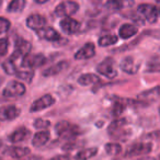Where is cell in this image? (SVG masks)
Returning a JSON list of instances; mask_svg holds the SVG:
<instances>
[{
    "label": "cell",
    "instance_id": "obj_1",
    "mask_svg": "<svg viewBox=\"0 0 160 160\" xmlns=\"http://www.w3.org/2000/svg\"><path fill=\"white\" fill-rule=\"evenodd\" d=\"M55 131L57 135H59L62 138H66V139L75 138L79 134V128L76 125H71L70 123L66 122V121L58 122L55 125Z\"/></svg>",
    "mask_w": 160,
    "mask_h": 160
},
{
    "label": "cell",
    "instance_id": "obj_2",
    "mask_svg": "<svg viewBox=\"0 0 160 160\" xmlns=\"http://www.w3.org/2000/svg\"><path fill=\"white\" fill-rule=\"evenodd\" d=\"M79 10V5L75 1H71V0H66V1H62L59 5L56 7L55 9V14L60 18H69L72 14H75L76 12Z\"/></svg>",
    "mask_w": 160,
    "mask_h": 160
},
{
    "label": "cell",
    "instance_id": "obj_3",
    "mask_svg": "<svg viewBox=\"0 0 160 160\" xmlns=\"http://www.w3.org/2000/svg\"><path fill=\"white\" fill-rule=\"evenodd\" d=\"M137 12L149 23H155L159 18V11L158 8L149 3H142L137 8Z\"/></svg>",
    "mask_w": 160,
    "mask_h": 160
},
{
    "label": "cell",
    "instance_id": "obj_4",
    "mask_svg": "<svg viewBox=\"0 0 160 160\" xmlns=\"http://www.w3.org/2000/svg\"><path fill=\"white\" fill-rule=\"evenodd\" d=\"M46 62V58L43 54H28L23 57L21 66L24 68H38Z\"/></svg>",
    "mask_w": 160,
    "mask_h": 160
},
{
    "label": "cell",
    "instance_id": "obj_5",
    "mask_svg": "<svg viewBox=\"0 0 160 160\" xmlns=\"http://www.w3.org/2000/svg\"><path fill=\"white\" fill-rule=\"evenodd\" d=\"M97 71L100 75L105 76L107 78H115L118 76V71H116L115 67H114V60L112 58H107L103 62L97 66Z\"/></svg>",
    "mask_w": 160,
    "mask_h": 160
},
{
    "label": "cell",
    "instance_id": "obj_6",
    "mask_svg": "<svg viewBox=\"0 0 160 160\" xmlns=\"http://www.w3.org/2000/svg\"><path fill=\"white\" fill-rule=\"evenodd\" d=\"M25 93V87L23 83L19 82V81H10L7 85V87L3 89V97L6 98H17V97H20L22 94Z\"/></svg>",
    "mask_w": 160,
    "mask_h": 160
},
{
    "label": "cell",
    "instance_id": "obj_7",
    "mask_svg": "<svg viewBox=\"0 0 160 160\" xmlns=\"http://www.w3.org/2000/svg\"><path fill=\"white\" fill-rule=\"evenodd\" d=\"M151 149H152V146L149 142H137V144L129 147L128 150L125 153V157H135V156L146 155V153L150 152Z\"/></svg>",
    "mask_w": 160,
    "mask_h": 160
},
{
    "label": "cell",
    "instance_id": "obj_8",
    "mask_svg": "<svg viewBox=\"0 0 160 160\" xmlns=\"http://www.w3.org/2000/svg\"><path fill=\"white\" fill-rule=\"evenodd\" d=\"M55 103V99L51 96V94H45V96L41 97L40 99L35 100L31 105V112H38L42 111L44 109L52 107Z\"/></svg>",
    "mask_w": 160,
    "mask_h": 160
},
{
    "label": "cell",
    "instance_id": "obj_9",
    "mask_svg": "<svg viewBox=\"0 0 160 160\" xmlns=\"http://www.w3.org/2000/svg\"><path fill=\"white\" fill-rule=\"evenodd\" d=\"M30 51H31V44H30L28 41L19 38L16 42V49H14V53L12 54V56L10 58L14 60L16 58L24 57L25 55L30 54Z\"/></svg>",
    "mask_w": 160,
    "mask_h": 160
},
{
    "label": "cell",
    "instance_id": "obj_10",
    "mask_svg": "<svg viewBox=\"0 0 160 160\" xmlns=\"http://www.w3.org/2000/svg\"><path fill=\"white\" fill-rule=\"evenodd\" d=\"M60 29L66 34H76L80 30V23L72 18H64L60 21Z\"/></svg>",
    "mask_w": 160,
    "mask_h": 160
},
{
    "label": "cell",
    "instance_id": "obj_11",
    "mask_svg": "<svg viewBox=\"0 0 160 160\" xmlns=\"http://www.w3.org/2000/svg\"><path fill=\"white\" fill-rule=\"evenodd\" d=\"M19 115H20V110L14 105H5L0 108V121L2 122L16 120Z\"/></svg>",
    "mask_w": 160,
    "mask_h": 160
},
{
    "label": "cell",
    "instance_id": "obj_12",
    "mask_svg": "<svg viewBox=\"0 0 160 160\" xmlns=\"http://www.w3.org/2000/svg\"><path fill=\"white\" fill-rule=\"evenodd\" d=\"M96 55V47L92 43H86L77 53L75 54V58L78 60L89 59Z\"/></svg>",
    "mask_w": 160,
    "mask_h": 160
},
{
    "label": "cell",
    "instance_id": "obj_13",
    "mask_svg": "<svg viewBox=\"0 0 160 160\" xmlns=\"http://www.w3.org/2000/svg\"><path fill=\"white\" fill-rule=\"evenodd\" d=\"M27 24L30 29L35 30V31H40L43 28H45L46 19L41 16V14H32V16H30L27 19Z\"/></svg>",
    "mask_w": 160,
    "mask_h": 160
},
{
    "label": "cell",
    "instance_id": "obj_14",
    "mask_svg": "<svg viewBox=\"0 0 160 160\" xmlns=\"http://www.w3.org/2000/svg\"><path fill=\"white\" fill-rule=\"evenodd\" d=\"M121 69H122L124 72L129 73V75H133L138 71L139 68V65L136 62V60L133 57H125L124 59L121 62Z\"/></svg>",
    "mask_w": 160,
    "mask_h": 160
},
{
    "label": "cell",
    "instance_id": "obj_15",
    "mask_svg": "<svg viewBox=\"0 0 160 160\" xmlns=\"http://www.w3.org/2000/svg\"><path fill=\"white\" fill-rule=\"evenodd\" d=\"M134 6V0H109L105 7L110 10H123Z\"/></svg>",
    "mask_w": 160,
    "mask_h": 160
},
{
    "label": "cell",
    "instance_id": "obj_16",
    "mask_svg": "<svg viewBox=\"0 0 160 160\" xmlns=\"http://www.w3.org/2000/svg\"><path fill=\"white\" fill-rule=\"evenodd\" d=\"M38 36L46 41H51V42H56V41L60 40V35L55 29L49 27H45L42 30L38 31Z\"/></svg>",
    "mask_w": 160,
    "mask_h": 160
},
{
    "label": "cell",
    "instance_id": "obj_17",
    "mask_svg": "<svg viewBox=\"0 0 160 160\" xmlns=\"http://www.w3.org/2000/svg\"><path fill=\"white\" fill-rule=\"evenodd\" d=\"M138 33V28L135 24H131V23H125L118 30V34L123 40H127V38H133L134 35Z\"/></svg>",
    "mask_w": 160,
    "mask_h": 160
},
{
    "label": "cell",
    "instance_id": "obj_18",
    "mask_svg": "<svg viewBox=\"0 0 160 160\" xmlns=\"http://www.w3.org/2000/svg\"><path fill=\"white\" fill-rule=\"evenodd\" d=\"M127 121L125 118H118V120L113 121V122L110 124L109 128H108V132L111 136H115L118 135V133L121 134H125V131L123 132L122 129L124 128V126L126 125Z\"/></svg>",
    "mask_w": 160,
    "mask_h": 160
},
{
    "label": "cell",
    "instance_id": "obj_19",
    "mask_svg": "<svg viewBox=\"0 0 160 160\" xmlns=\"http://www.w3.org/2000/svg\"><path fill=\"white\" fill-rule=\"evenodd\" d=\"M68 66H69L68 62L62 60V62H57V64H55L54 66H52V67H49L48 69H46V70L44 71V73H43V76H45V77H52V76L58 75V73L62 72V70H65Z\"/></svg>",
    "mask_w": 160,
    "mask_h": 160
},
{
    "label": "cell",
    "instance_id": "obj_20",
    "mask_svg": "<svg viewBox=\"0 0 160 160\" xmlns=\"http://www.w3.org/2000/svg\"><path fill=\"white\" fill-rule=\"evenodd\" d=\"M49 137H51L49 132L41 131L34 135L33 139H32V144H33V146H35V147H42L48 142Z\"/></svg>",
    "mask_w": 160,
    "mask_h": 160
},
{
    "label": "cell",
    "instance_id": "obj_21",
    "mask_svg": "<svg viewBox=\"0 0 160 160\" xmlns=\"http://www.w3.org/2000/svg\"><path fill=\"white\" fill-rule=\"evenodd\" d=\"M30 132L28 128L25 127H20V128L16 129L11 135L9 136V140L11 142H23L25 138L29 136Z\"/></svg>",
    "mask_w": 160,
    "mask_h": 160
},
{
    "label": "cell",
    "instance_id": "obj_22",
    "mask_svg": "<svg viewBox=\"0 0 160 160\" xmlns=\"http://www.w3.org/2000/svg\"><path fill=\"white\" fill-rule=\"evenodd\" d=\"M100 81V78L94 73H85L81 75L78 79V83L81 86H90Z\"/></svg>",
    "mask_w": 160,
    "mask_h": 160
},
{
    "label": "cell",
    "instance_id": "obj_23",
    "mask_svg": "<svg viewBox=\"0 0 160 160\" xmlns=\"http://www.w3.org/2000/svg\"><path fill=\"white\" fill-rule=\"evenodd\" d=\"M98 153V148L92 147V148H87L80 150L79 152H77V155L75 156L76 160H88L90 158L94 157Z\"/></svg>",
    "mask_w": 160,
    "mask_h": 160
},
{
    "label": "cell",
    "instance_id": "obj_24",
    "mask_svg": "<svg viewBox=\"0 0 160 160\" xmlns=\"http://www.w3.org/2000/svg\"><path fill=\"white\" fill-rule=\"evenodd\" d=\"M30 153V149L27 147H11L9 149V155L12 158H17V159H21V158L25 157Z\"/></svg>",
    "mask_w": 160,
    "mask_h": 160
},
{
    "label": "cell",
    "instance_id": "obj_25",
    "mask_svg": "<svg viewBox=\"0 0 160 160\" xmlns=\"http://www.w3.org/2000/svg\"><path fill=\"white\" fill-rule=\"evenodd\" d=\"M160 93V87H156L153 89L147 90V91H144L139 94V99L140 100H147V101H153Z\"/></svg>",
    "mask_w": 160,
    "mask_h": 160
},
{
    "label": "cell",
    "instance_id": "obj_26",
    "mask_svg": "<svg viewBox=\"0 0 160 160\" xmlns=\"http://www.w3.org/2000/svg\"><path fill=\"white\" fill-rule=\"evenodd\" d=\"M25 7V0H12L8 6V12L11 13H17L24 9Z\"/></svg>",
    "mask_w": 160,
    "mask_h": 160
},
{
    "label": "cell",
    "instance_id": "obj_27",
    "mask_svg": "<svg viewBox=\"0 0 160 160\" xmlns=\"http://www.w3.org/2000/svg\"><path fill=\"white\" fill-rule=\"evenodd\" d=\"M118 38L116 35H113V34H108V35H104L102 38H100L99 40V45L102 47L105 46H110V45H113L115 43H118Z\"/></svg>",
    "mask_w": 160,
    "mask_h": 160
},
{
    "label": "cell",
    "instance_id": "obj_28",
    "mask_svg": "<svg viewBox=\"0 0 160 160\" xmlns=\"http://www.w3.org/2000/svg\"><path fill=\"white\" fill-rule=\"evenodd\" d=\"M105 151H107L108 155L110 156H115L122 151V147L120 144H116V142H109V144L105 145Z\"/></svg>",
    "mask_w": 160,
    "mask_h": 160
},
{
    "label": "cell",
    "instance_id": "obj_29",
    "mask_svg": "<svg viewBox=\"0 0 160 160\" xmlns=\"http://www.w3.org/2000/svg\"><path fill=\"white\" fill-rule=\"evenodd\" d=\"M2 68H3V70H5V72L8 73V75H16L17 73L16 64H14V60L11 59V58H9V59H7L3 62Z\"/></svg>",
    "mask_w": 160,
    "mask_h": 160
},
{
    "label": "cell",
    "instance_id": "obj_30",
    "mask_svg": "<svg viewBox=\"0 0 160 160\" xmlns=\"http://www.w3.org/2000/svg\"><path fill=\"white\" fill-rule=\"evenodd\" d=\"M16 76L20 80H24V81L30 82V81L32 80V78H33V76H34V71L30 70V69H28V70H22V71H17Z\"/></svg>",
    "mask_w": 160,
    "mask_h": 160
},
{
    "label": "cell",
    "instance_id": "obj_31",
    "mask_svg": "<svg viewBox=\"0 0 160 160\" xmlns=\"http://www.w3.org/2000/svg\"><path fill=\"white\" fill-rule=\"evenodd\" d=\"M51 125L49 121H46V120H42V118H38V120L34 121V127L35 128H38V129H45Z\"/></svg>",
    "mask_w": 160,
    "mask_h": 160
},
{
    "label": "cell",
    "instance_id": "obj_32",
    "mask_svg": "<svg viewBox=\"0 0 160 160\" xmlns=\"http://www.w3.org/2000/svg\"><path fill=\"white\" fill-rule=\"evenodd\" d=\"M8 48H9V42L7 38H0V56L6 55Z\"/></svg>",
    "mask_w": 160,
    "mask_h": 160
},
{
    "label": "cell",
    "instance_id": "obj_33",
    "mask_svg": "<svg viewBox=\"0 0 160 160\" xmlns=\"http://www.w3.org/2000/svg\"><path fill=\"white\" fill-rule=\"evenodd\" d=\"M10 25H11V23L9 20L5 18H0V34L7 32L10 29Z\"/></svg>",
    "mask_w": 160,
    "mask_h": 160
},
{
    "label": "cell",
    "instance_id": "obj_34",
    "mask_svg": "<svg viewBox=\"0 0 160 160\" xmlns=\"http://www.w3.org/2000/svg\"><path fill=\"white\" fill-rule=\"evenodd\" d=\"M125 105L123 104V103L121 102H115V104H114L113 107V110H112V114H113L114 116H118L122 114L123 110H124Z\"/></svg>",
    "mask_w": 160,
    "mask_h": 160
},
{
    "label": "cell",
    "instance_id": "obj_35",
    "mask_svg": "<svg viewBox=\"0 0 160 160\" xmlns=\"http://www.w3.org/2000/svg\"><path fill=\"white\" fill-rule=\"evenodd\" d=\"M49 160H69L68 156H56L54 158H51Z\"/></svg>",
    "mask_w": 160,
    "mask_h": 160
},
{
    "label": "cell",
    "instance_id": "obj_36",
    "mask_svg": "<svg viewBox=\"0 0 160 160\" xmlns=\"http://www.w3.org/2000/svg\"><path fill=\"white\" fill-rule=\"evenodd\" d=\"M34 1H35L36 3H41V5H42V3L47 2V1H48V0H34Z\"/></svg>",
    "mask_w": 160,
    "mask_h": 160
},
{
    "label": "cell",
    "instance_id": "obj_37",
    "mask_svg": "<svg viewBox=\"0 0 160 160\" xmlns=\"http://www.w3.org/2000/svg\"><path fill=\"white\" fill-rule=\"evenodd\" d=\"M158 8V11H159V16H160V7H157Z\"/></svg>",
    "mask_w": 160,
    "mask_h": 160
},
{
    "label": "cell",
    "instance_id": "obj_38",
    "mask_svg": "<svg viewBox=\"0 0 160 160\" xmlns=\"http://www.w3.org/2000/svg\"><path fill=\"white\" fill-rule=\"evenodd\" d=\"M1 5H2V0H0V7H1Z\"/></svg>",
    "mask_w": 160,
    "mask_h": 160
},
{
    "label": "cell",
    "instance_id": "obj_39",
    "mask_svg": "<svg viewBox=\"0 0 160 160\" xmlns=\"http://www.w3.org/2000/svg\"><path fill=\"white\" fill-rule=\"evenodd\" d=\"M156 1H157V2H160V0H156Z\"/></svg>",
    "mask_w": 160,
    "mask_h": 160
},
{
    "label": "cell",
    "instance_id": "obj_40",
    "mask_svg": "<svg viewBox=\"0 0 160 160\" xmlns=\"http://www.w3.org/2000/svg\"><path fill=\"white\" fill-rule=\"evenodd\" d=\"M159 160H160V155H159Z\"/></svg>",
    "mask_w": 160,
    "mask_h": 160
}]
</instances>
